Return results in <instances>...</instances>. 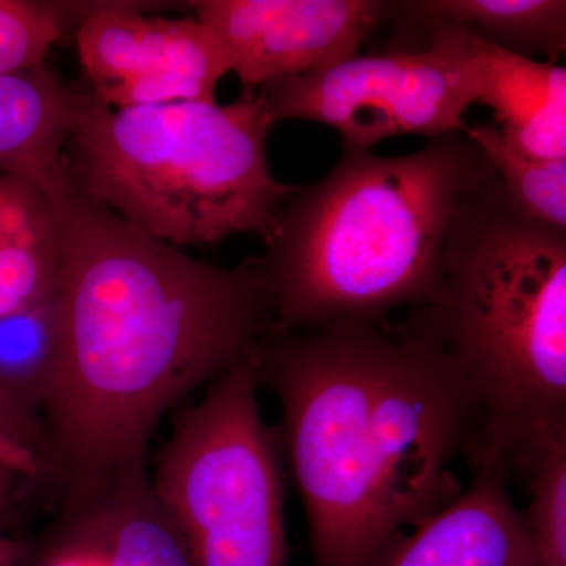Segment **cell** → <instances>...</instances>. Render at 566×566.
Segmentation results:
<instances>
[{
	"mask_svg": "<svg viewBox=\"0 0 566 566\" xmlns=\"http://www.w3.org/2000/svg\"><path fill=\"white\" fill-rule=\"evenodd\" d=\"M54 203L61 359L43 472L61 483L69 515L144 474L163 416L252 359L273 333L274 307L263 256L234 268L199 262L73 186Z\"/></svg>",
	"mask_w": 566,
	"mask_h": 566,
	"instance_id": "cell-1",
	"label": "cell"
},
{
	"mask_svg": "<svg viewBox=\"0 0 566 566\" xmlns=\"http://www.w3.org/2000/svg\"><path fill=\"white\" fill-rule=\"evenodd\" d=\"M282 409L283 455L314 566H367L463 493L483 419L449 357L408 323L342 319L271 334L255 356Z\"/></svg>",
	"mask_w": 566,
	"mask_h": 566,
	"instance_id": "cell-2",
	"label": "cell"
},
{
	"mask_svg": "<svg viewBox=\"0 0 566 566\" xmlns=\"http://www.w3.org/2000/svg\"><path fill=\"white\" fill-rule=\"evenodd\" d=\"M491 166L464 132L401 156L346 150L285 203L263 256L273 335L382 323L433 293L453 208Z\"/></svg>",
	"mask_w": 566,
	"mask_h": 566,
	"instance_id": "cell-3",
	"label": "cell"
},
{
	"mask_svg": "<svg viewBox=\"0 0 566 566\" xmlns=\"http://www.w3.org/2000/svg\"><path fill=\"white\" fill-rule=\"evenodd\" d=\"M406 323L455 365L506 460L566 415V230L517 211L491 169L453 208L433 293Z\"/></svg>",
	"mask_w": 566,
	"mask_h": 566,
	"instance_id": "cell-4",
	"label": "cell"
},
{
	"mask_svg": "<svg viewBox=\"0 0 566 566\" xmlns=\"http://www.w3.org/2000/svg\"><path fill=\"white\" fill-rule=\"evenodd\" d=\"M273 126L259 91L230 104L118 111L91 96L66 144L65 169L85 199L175 248L234 234L268 244L279 212L301 188L271 170Z\"/></svg>",
	"mask_w": 566,
	"mask_h": 566,
	"instance_id": "cell-5",
	"label": "cell"
},
{
	"mask_svg": "<svg viewBox=\"0 0 566 566\" xmlns=\"http://www.w3.org/2000/svg\"><path fill=\"white\" fill-rule=\"evenodd\" d=\"M255 356L175 420L151 480L196 566L289 558L281 438L260 412Z\"/></svg>",
	"mask_w": 566,
	"mask_h": 566,
	"instance_id": "cell-6",
	"label": "cell"
},
{
	"mask_svg": "<svg viewBox=\"0 0 566 566\" xmlns=\"http://www.w3.org/2000/svg\"><path fill=\"white\" fill-rule=\"evenodd\" d=\"M274 125L322 123L340 133L346 150L370 151L389 137L465 132L479 104L468 33L442 29L423 51L354 55L331 69L259 88Z\"/></svg>",
	"mask_w": 566,
	"mask_h": 566,
	"instance_id": "cell-7",
	"label": "cell"
},
{
	"mask_svg": "<svg viewBox=\"0 0 566 566\" xmlns=\"http://www.w3.org/2000/svg\"><path fill=\"white\" fill-rule=\"evenodd\" d=\"M76 41L88 93L111 109L212 103L230 73L222 48L202 22L147 17L132 3L92 7Z\"/></svg>",
	"mask_w": 566,
	"mask_h": 566,
	"instance_id": "cell-8",
	"label": "cell"
},
{
	"mask_svg": "<svg viewBox=\"0 0 566 566\" xmlns=\"http://www.w3.org/2000/svg\"><path fill=\"white\" fill-rule=\"evenodd\" d=\"M196 20L218 40L245 91L357 55L387 21L382 0H199Z\"/></svg>",
	"mask_w": 566,
	"mask_h": 566,
	"instance_id": "cell-9",
	"label": "cell"
},
{
	"mask_svg": "<svg viewBox=\"0 0 566 566\" xmlns=\"http://www.w3.org/2000/svg\"><path fill=\"white\" fill-rule=\"evenodd\" d=\"M465 463L471 482L460 497L387 539L367 566H539L504 457L479 438Z\"/></svg>",
	"mask_w": 566,
	"mask_h": 566,
	"instance_id": "cell-10",
	"label": "cell"
},
{
	"mask_svg": "<svg viewBox=\"0 0 566 566\" xmlns=\"http://www.w3.org/2000/svg\"><path fill=\"white\" fill-rule=\"evenodd\" d=\"M88 98L46 66L0 74V174L39 186L51 199L71 188L65 148Z\"/></svg>",
	"mask_w": 566,
	"mask_h": 566,
	"instance_id": "cell-11",
	"label": "cell"
},
{
	"mask_svg": "<svg viewBox=\"0 0 566 566\" xmlns=\"http://www.w3.org/2000/svg\"><path fill=\"white\" fill-rule=\"evenodd\" d=\"M479 104L494 112L502 139L536 159H566V69L513 54L468 33Z\"/></svg>",
	"mask_w": 566,
	"mask_h": 566,
	"instance_id": "cell-12",
	"label": "cell"
},
{
	"mask_svg": "<svg viewBox=\"0 0 566 566\" xmlns=\"http://www.w3.org/2000/svg\"><path fill=\"white\" fill-rule=\"evenodd\" d=\"M390 51L416 52L442 29H457L513 54L557 61L566 50L565 0H411L392 2Z\"/></svg>",
	"mask_w": 566,
	"mask_h": 566,
	"instance_id": "cell-13",
	"label": "cell"
},
{
	"mask_svg": "<svg viewBox=\"0 0 566 566\" xmlns=\"http://www.w3.org/2000/svg\"><path fill=\"white\" fill-rule=\"evenodd\" d=\"M61 359L52 292L0 315V441L35 458L43 474L44 415Z\"/></svg>",
	"mask_w": 566,
	"mask_h": 566,
	"instance_id": "cell-14",
	"label": "cell"
},
{
	"mask_svg": "<svg viewBox=\"0 0 566 566\" xmlns=\"http://www.w3.org/2000/svg\"><path fill=\"white\" fill-rule=\"evenodd\" d=\"M61 534L95 566H196L147 472L122 480L92 505L66 515Z\"/></svg>",
	"mask_w": 566,
	"mask_h": 566,
	"instance_id": "cell-15",
	"label": "cell"
},
{
	"mask_svg": "<svg viewBox=\"0 0 566 566\" xmlns=\"http://www.w3.org/2000/svg\"><path fill=\"white\" fill-rule=\"evenodd\" d=\"M62 251L61 214L51 196L28 180L0 174V315L52 292Z\"/></svg>",
	"mask_w": 566,
	"mask_h": 566,
	"instance_id": "cell-16",
	"label": "cell"
},
{
	"mask_svg": "<svg viewBox=\"0 0 566 566\" xmlns=\"http://www.w3.org/2000/svg\"><path fill=\"white\" fill-rule=\"evenodd\" d=\"M527 483L523 513L539 566H566V415L532 428L505 461Z\"/></svg>",
	"mask_w": 566,
	"mask_h": 566,
	"instance_id": "cell-17",
	"label": "cell"
},
{
	"mask_svg": "<svg viewBox=\"0 0 566 566\" xmlns=\"http://www.w3.org/2000/svg\"><path fill=\"white\" fill-rule=\"evenodd\" d=\"M464 133L485 156L517 211L566 230V159H536L515 150L494 123H475Z\"/></svg>",
	"mask_w": 566,
	"mask_h": 566,
	"instance_id": "cell-18",
	"label": "cell"
},
{
	"mask_svg": "<svg viewBox=\"0 0 566 566\" xmlns=\"http://www.w3.org/2000/svg\"><path fill=\"white\" fill-rule=\"evenodd\" d=\"M66 10L57 2L0 0V74L44 69L65 32Z\"/></svg>",
	"mask_w": 566,
	"mask_h": 566,
	"instance_id": "cell-19",
	"label": "cell"
},
{
	"mask_svg": "<svg viewBox=\"0 0 566 566\" xmlns=\"http://www.w3.org/2000/svg\"><path fill=\"white\" fill-rule=\"evenodd\" d=\"M20 476L24 475L9 465H0V566H20L21 564V547L14 538H11L7 527L11 490Z\"/></svg>",
	"mask_w": 566,
	"mask_h": 566,
	"instance_id": "cell-20",
	"label": "cell"
},
{
	"mask_svg": "<svg viewBox=\"0 0 566 566\" xmlns=\"http://www.w3.org/2000/svg\"><path fill=\"white\" fill-rule=\"evenodd\" d=\"M36 566H95L91 557L59 532Z\"/></svg>",
	"mask_w": 566,
	"mask_h": 566,
	"instance_id": "cell-21",
	"label": "cell"
},
{
	"mask_svg": "<svg viewBox=\"0 0 566 566\" xmlns=\"http://www.w3.org/2000/svg\"><path fill=\"white\" fill-rule=\"evenodd\" d=\"M0 465H9L24 476L41 474V465L35 458L13 449V447L0 441Z\"/></svg>",
	"mask_w": 566,
	"mask_h": 566,
	"instance_id": "cell-22",
	"label": "cell"
}]
</instances>
